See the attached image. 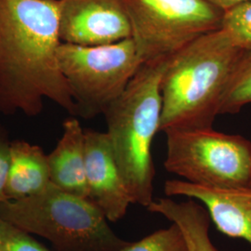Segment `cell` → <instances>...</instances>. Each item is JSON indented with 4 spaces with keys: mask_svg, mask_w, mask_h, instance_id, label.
Returning a JSON list of instances; mask_svg holds the SVG:
<instances>
[{
    "mask_svg": "<svg viewBox=\"0 0 251 251\" xmlns=\"http://www.w3.org/2000/svg\"><path fill=\"white\" fill-rule=\"evenodd\" d=\"M61 43L57 0H0V114L37 117L49 100L76 115Z\"/></svg>",
    "mask_w": 251,
    "mask_h": 251,
    "instance_id": "cell-1",
    "label": "cell"
},
{
    "mask_svg": "<svg viewBox=\"0 0 251 251\" xmlns=\"http://www.w3.org/2000/svg\"><path fill=\"white\" fill-rule=\"evenodd\" d=\"M245 50L219 29L169 57L162 75L159 131L213 127Z\"/></svg>",
    "mask_w": 251,
    "mask_h": 251,
    "instance_id": "cell-2",
    "label": "cell"
},
{
    "mask_svg": "<svg viewBox=\"0 0 251 251\" xmlns=\"http://www.w3.org/2000/svg\"><path fill=\"white\" fill-rule=\"evenodd\" d=\"M168 59L143 63L103 113L113 153L132 203L144 207L153 200L152 144L160 127V84Z\"/></svg>",
    "mask_w": 251,
    "mask_h": 251,
    "instance_id": "cell-3",
    "label": "cell"
},
{
    "mask_svg": "<svg viewBox=\"0 0 251 251\" xmlns=\"http://www.w3.org/2000/svg\"><path fill=\"white\" fill-rule=\"evenodd\" d=\"M0 217L44 237L59 251H118L128 244L114 233L89 198L67 193L51 182L35 196L1 202Z\"/></svg>",
    "mask_w": 251,
    "mask_h": 251,
    "instance_id": "cell-4",
    "label": "cell"
},
{
    "mask_svg": "<svg viewBox=\"0 0 251 251\" xmlns=\"http://www.w3.org/2000/svg\"><path fill=\"white\" fill-rule=\"evenodd\" d=\"M57 57L76 115L87 118L103 114L143 64L131 37L104 45L62 42Z\"/></svg>",
    "mask_w": 251,
    "mask_h": 251,
    "instance_id": "cell-5",
    "label": "cell"
},
{
    "mask_svg": "<svg viewBox=\"0 0 251 251\" xmlns=\"http://www.w3.org/2000/svg\"><path fill=\"white\" fill-rule=\"evenodd\" d=\"M167 171L191 183L213 188L251 186V142L210 128L170 129Z\"/></svg>",
    "mask_w": 251,
    "mask_h": 251,
    "instance_id": "cell-6",
    "label": "cell"
},
{
    "mask_svg": "<svg viewBox=\"0 0 251 251\" xmlns=\"http://www.w3.org/2000/svg\"><path fill=\"white\" fill-rule=\"evenodd\" d=\"M131 38L143 63L171 57L221 29L225 11L206 0H125Z\"/></svg>",
    "mask_w": 251,
    "mask_h": 251,
    "instance_id": "cell-7",
    "label": "cell"
},
{
    "mask_svg": "<svg viewBox=\"0 0 251 251\" xmlns=\"http://www.w3.org/2000/svg\"><path fill=\"white\" fill-rule=\"evenodd\" d=\"M63 43L104 45L131 37L125 0H57Z\"/></svg>",
    "mask_w": 251,
    "mask_h": 251,
    "instance_id": "cell-8",
    "label": "cell"
},
{
    "mask_svg": "<svg viewBox=\"0 0 251 251\" xmlns=\"http://www.w3.org/2000/svg\"><path fill=\"white\" fill-rule=\"evenodd\" d=\"M85 163L88 198L108 222L116 223L126 215L132 200L106 132L85 129Z\"/></svg>",
    "mask_w": 251,
    "mask_h": 251,
    "instance_id": "cell-9",
    "label": "cell"
},
{
    "mask_svg": "<svg viewBox=\"0 0 251 251\" xmlns=\"http://www.w3.org/2000/svg\"><path fill=\"white\" fill-rule=\"evenodd\" d=\"M164 191L168 197H183L200 201L221 233L244 239L251 246V186L213 188L183 179H170L165 182Z\"/></svg>",
    "mask_w": 251,
    "mask_h": 251,
    "instance_id": "cell-10",
    "label": "cell"
},
{
    "mask_svg": "<svg viewBox=\"0 0 251 251\" xmlns=\"http://www.w3.org/2000/svg\"><path fill=\"white\" fill-rule=\"evenodd\" d=\"M47 156L50 182L67 193L88 198L85 129L77 118L63 121L61 139Z\"/></svg>",
    "mask_w": 251,
    "mask_h": 251,
    "instance_id": "cell-11",
    "label": "cell"
},
{
    "mask_svg": "<svg viewBox=\"0 0 251 251\" xmlns=\"http://www.w3.org/2000/svg\"><path fill=\"white\" fill-rule=\"evenodd\" d=\"M50 183L48 156L43 149L25 141H11L9 172L5 187L7 200L35 196Z\"/></svg>",
    "mask_w": 251,
    "mask_h": 251,
    "instance_id": "cell-12",
    "label": "cell"
},
{
    "mask_svg": "<svg viewBox=\"0 0 251 251\" xmlns=\"http://www.w3.org/2000/svg\"><path fill=\"white\" fill-rule=\"evenodd\" d=\"M146 208L179 227L187 251H219L209 236L210 217L204 205L198 204L197 200L188 198L177 202L169 198H157Z\"/></svg>",
    "mask_w": 251,
    "mask_h": 251,
    "instance_id": "cell-13",
    "label": "cell"
},
{
    "mask_svg": "<svg viewBox=\"0 0 251 251\" xmlns=\"http://www.w3.org/2000/svg\"><path fill=\"white\" fill-rule=\"evenodd\" d=\"M251 103V50H245L225 90L219 116L237 114Z\"/></svg>",
    "mask_w": 251,
    "mask_h": 251,
    "instance_id": "cell-14",
    "label": "cell"
},
{
    "mask_svg": "<svg viewBox=\"0 0 251 251\" xmlns=\"http://www.w3.org/2000/svg\"><path fill=\"white\" fill-rule=\"evenodd\" d=\"M221 29L235 45L251 50V3H244L225 11Z\"/></svg>",
    "mask_w": 251,
    "mask_h": 251,
    "instance_id": "cell-15",
    "label": "cell"
},
{
    "mask_svg": "<svg viewBox=\"0 0 251 251\" xmlns=\"http://www.w3.org/2000/svg\"><path fill=\"white\" fill-rule=\"evenodd\" d=\"M118 251H187L179 227L174 224L145 236L138 242L129 243Z\"/></svg>",
    "mask_w": 251,
    "mask_h": 251,
    "instance_id": "cell-16",
    "label": "cell"
},
{
    "mask_svg": "<svg viewBox=\"0 0 251 251\" xmlns=\"http://www.w3.org/2000/svg\"><path fill=\"white\" fill-rule=\"evenodd\" d=\"M0 251H51L31 233L0 217Z\"/></svg>",
    "mask_w": 251,
    "mask_h": 251,
    "instance_id": "cell-17",
    "label": "cell"
},
{
    "mask_svg": "<svg viewBox=\"0 0 251 251\" xmlns=\"http://www.w3.org/2000/svg\"><path fill=\"white\" fill-rule=\"evenodd\" d=\"M10 143L7 128L0 124V203L7 200L5 187L9 172Z\"/></svg>",
    "mask_w": 251,
    "mask_h": 251,
    "instance_id": "cell-18",
    "label": "cell"
},
{
    "mask_svg": "<svg viewBox=\"0 0 251 251\" xmlns=\"http://www.w3.org/2000/svg\"><path fill=\"white\" fill-rule=\"evenodd\" d=\"M217 8L226 11L244 3H251V0H206Z\"/></svg>",
    "mask_w": 251,
    "mask_h": 251,
    "instance_id": "cell-19",
    "label": "cell"
}]
</instances>
